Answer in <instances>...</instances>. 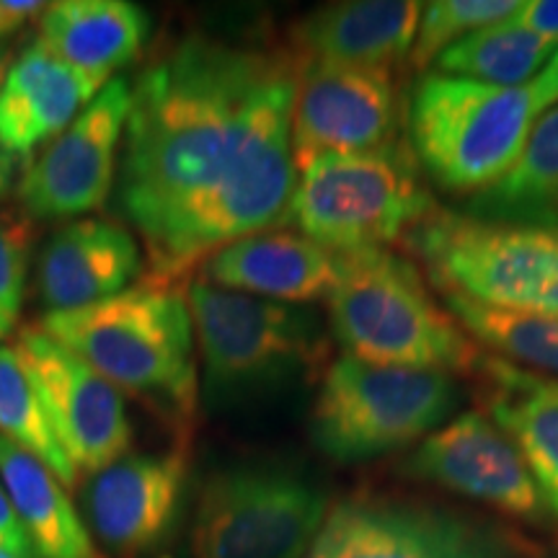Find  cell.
I'll use <instances>...</instances> for the list:
<instances>
[{
    "mask_svg": "<svg viewBox=\"0 0 558 558\" xmlns=\"http://www.w3.org/2000/svg\"><path fill=\"white\" fill-rule=\"evenodd\" d=\"M295 90L290 50L207 34H190L140 73L117 205L145 243V284L177 288L218 248L290 218Z\"/></svg>",
    "mask_w": 558,
    "mask_h": 558,
    "instance_id": "6da1fadb",
    "label": "cell"
},
{
    "mask_svg": "<svg viewBox=\"0 0 558 558\" xmlns=\"http://www.w3.org/2000/svg\"><path fill=\"white\" fill-rule=\"evenodd\" d=\"M39 326L143 403L171 432L173 445L192 448L199 373L184 292L143 284L86 308L47 313Z\"/></svg>",
    "mask_w": 558,
    "mask_h": 558,
    "instance_id": "7a4b0ae2",
    "label": "cell"
},
{
    "mask_svg": "<svg viewBox=\"0 0 558 558\" xmlns=\"http://www.w3.org/2000/svg\"><path fill=\"white\" fill-rule=\"evenodd\" d=\"M329 320L344 354L365 362L460 375L486 360L414 264L390 248L339 256Z\"/></svg>",
    "mask_w": 558,
    "mask_h": 558,
    "instance_id": "3957f363",
    "label": "cell"
},
{
    "mask_svg": "<svg viewBox=\"0 0 558 558\" xmlns=\"http://www.w3.org/2000/svg\"><path fill=\"white\" fill-rule=\"evenodd\" d=\"M213 407L316 378L329 360V333L305 305L275 303L194 279L186 292Z\"/></svg>",
    "mask_w": 558,
    "mask_h": 558,
    "instance_id": "277c9868",
    "label": "cell"
},
{
    "mask_svg": "<svg viewBox=\"0 0 558 558\" xmlns=\"http://www.w3.org/2000/svg\"><path fill=\"white\" fill-rule=\"evenodd\" d=\"M546 111L535 78L525 86H492L429 73L411 94V143L439 190L476 197L512 169Z\"/></svg>",
    "mask_w": 558,
    "mask_h": 558,
    "instance_id": "5b68a950",
    "label": "cell"
},
{
    "mask_svg": "<svg viewBox=\"0 0 558 558\" xmlns=\"http://www.w3.org/2000/svg\"><path fill=\"white\" fill-rule=\"evenodd\" d=\"M435 288L558 320V228L484 220L435 207L407 235Z\"/></svg>",
    "mask_w": 558,
    "mask_h": 558,
    "instance_id": "8992f818",
    "label": "cell"
},
{
    "mask_svg": "<svg viewBox=\"0 0 558 558\" xmlns=\"http://www.w3.org/2000/svg\"><path fill=\"white\" fill-rule=\"evenodd\" d=\"M458 403L452 375L341 354L324 369L311 437L326 458L362 463L422 442Z\"/></svg>",
    "mask_w": 558,
    "mask_h": 558,
    "instance_id": "52a82bcc",
    "label": "cell"
},
{
    "mask_svg": "<svg viewBox=\"0 0 558 558\" xmlns=\"http://www.w3.org/2000/svg\"><path fill=\"white\" fill-rule=\"evenodd\" d=\"M435 209L399 143L360 156H331L298 173L290 218L331 254L390 248Z\"/></svg>",
    "mask_w": 558,
    "mask_h": 558,
    "instance_id": "ba28073f",
    "label": "cell"
},
{
    "mask_svg": "<svg viewBox=\"0 0 558 558\" xmlns=\"http://www.w3.org/2000/svg\"><path fill=\"white\" fill-rule=\"evenodd\" d=\"M329 512L320 486L269 463H239L202 481L190 558H303Z\"/></svg>",
    "mask_w": 558,
    "mask_h": 558,
    "instance_id": "9c48e42d",
    "label": "cell"
},
{
    "mask_svg": "<svg viewBox=\"0 0 558 558\" xmlns=\"http://www.w3.org/2000/svg\"><path fill=\"white\" fill-rule=\"evenodd\" d=\"M518 543L492 522L388 497L329 507L308 558H514Z\"/></svg>",
    "mask_w": 558,
    "mask_h": 558,
    "instance_id": "30bf717a",
    "label": "cell"
},
{
    "mask_svg": "<svg viewBox=\"0 0 558 558\" xmlns=\"http://www.w3.org/2000/svg\"><path fill=\"white\" fill-rule=\"evenodd\" d=\"M45 399L62 450L78 478H90L132 448V422L120 388L41 326H24L16 347Z\"/></svg>",
    "mask_w": 558,
    "mask_h": 558,
    "instance_id": "8fae6325",
    "label": "cell"
},
{
    "mask_svg": "<svg viewBox=\"0 0 558 558\" xmlns=\"http://www.w3.org/2000/svg\"><path fill=\"white\" fill-rule=\"evenodd\" d=\"M192 448L124 456L88 478L83 514L107 558H166L184 512Z\"/></svg>",
    "mask_w": 558,
    "mask_h": 558,
    "instance_id": "7c38bea8",
    "label": "cell"
},
{
    "mask_svg": "<svg viewBox=\"0 0 558 558\" xmlns=\"http://www.w3.org/2000/svg\"><path fill=\"white\" fill-rule=\"evenodd\" d=\"M132 86L111 78L75 122L24 171L19 199L37 220H68L99 209L114 190Z\"/></svg>",
    "mask_w": 558,
    "mask_h": 558,
    "instance_id": "4fadbf2b",
    "label": "cell"
},
{
    "mask_svg": "<svg viewBox=\"0 0 558 558\" xmlns=\"http://www.w3.org/2000/svg\"><path fill=\"white\" fill-rule=\"evenodd\" d=\"M401 471L442 486L514 520L538 522L546 501L518 445L484 411L473 409L442 424L416 445Z\"/></svg>",
    "mask_w": 558,
    "mask_h": 558,
    "instance_id": "5bb4252c",
    "label": "cell"
},
{
    "mask_svg": "<svg viewBox=\"0 0 558 558\" xmlns=\"http://www.w3.org/2000/svg\"><path fill=\"white\" fill-rule=\"evenodd\" d=\"M396 86L386 70L298 65L292 158L298 173L320 158L360 156L396 143Z\"/></svg>",
    "mask_w": 558,
    "mask_h": 558,
    "instance_id": "9a60e30c",
    "label": "cell"
},
{
    "mask_svg": "<svg viewBox=\"0 0 558 558\" xmlns=\"http://www.w3.org/2000/svg\"><path fill=\"white\" fill-rule=\"evenodd\" d=\"M424 3L344 0L305 13L290 29L298 65H339L393 73L409 62Z\"/></svg>",
    "mask_w": 558,
    "mask_h": 558,
    "instance_id": "2e32d148",
    "label": "cell"
},
{
    "mask_svg": "<svg viewBox=\"0 0 558 558\" xmlns=\"http://www.w3.org/2000/svg\"><path fill=\"white\" fill-rule=\"evenodd\" d=\"M199 279L215 288L275 303L308 305L329 300L339 279V256L303 233L262 230L215 251Z\"/></svg>",
    "mask_w": 558,
    "mask_h": 558,
    "instance_id": "e0dca14e",
    "label": "cell"
},
{
    "mask_svg": "<svg viewBox=\"0 0 558 558\" xmlns=\"http://www.w3.org/2000/svg\"><path fill=\"white\" fill-rule=\"evenodd\" d=\"M145 271L135 235L114 220L68 222L41 248L37 295L47 313L75 311L124 292Z\"/></svg>",
    "mask_w": 558,
    "mask_h": 558,
    "instance_id": "ac0fdd59",
    "label": "cell"
},
{
    "mask_svg": "<svg viewBox=\"0 0 558 558\" xmlns=\"http://www.w3.org/2000/svg\"><path fill=\"white\" fill-rule=\"evenodd\" d=\"M101 88L34 39L11 62L0 86V150L26 160L39 145L60 137Z\"/></svg>",
    "mask_w": 558,
    "mask_h": 558,
    "instance_id": "d6986e66",
    "label": "cell"
},
{
    "mask_svg": "<svg viewBox=\"0 0 558 558\" xmlns=\"http://www.w3.org/2000/svg\"><path fill=\"white\" fill-rule=\"evenodd\" d=\"M148 19L128 0H62L39 19V41L47 50L107 86L117 70L143 50Z\"/></svg>",
    "mask_w": 558,
    "mask_h": 558,
    "instance_id": "ffe728a7",
    "label": "cell"
},
{
    "mask_svg": "<svg viewBox=\"0 0 558 558\" xmlns=\"http://www.w3.org/2000/svg\"><path fill=\"white\" fill-rule=\"evenodd\" d=\"M486 411L518 445L548 512L558 514V380L484 360Z\"/></svg>",
    "mask_w": 558,
    "mask_h": 558,
    "instance_id": "44dd1931",
    "label": "cell"
},
{
    "mask_svg": "<svg viewBox=\"0 0 558 558\" xmlns=\"http://www.w3.org/2000/svg\"><path fill=\"white\" fill-rule=\"evenodd\" d=\"M0 481L29 535L34 556L107 558L90 538L86 520L78 514L62 481L5 437H0Z\"/></svg>",
    "mask_w": 558,
    "mask_h": 558,
    "instance_id": "7402d4cb",
    "label": "cell"
},
{
    "mask_svg": "<svg viewBox=\"0 0 558 558\" xmlns=\"http://www.w3.org/2000/svg\"><path fill=\"white\" fill-rule=\"evenodd\" d=\"M471 215L558 228V104L530 130L512 169L486 192L476 194Z\"/></svg>",
    "mask_w": 558,
    "mask_h": 558,
    "instance_id": "603a6c76",
    "label": "cell"
},
{
    "mask_svg": "<svg viewBox=\"0 0 558 558\" xmlns=\"http://www.w3.org/2000/svg\"><path fill=\"white\" fill-rule=\"evenodd\" d=\"M437 290L445 308L473 341L499 352L505 362L558 380V320L494 308L448 288Z\"/></svg>",
    "mask_w": 558,
    "mask_h": 558,
    "instance_id": "cb8c5ba5",
    "label": "cell"
},
{
    "mask_svg": "<svg viewBox=\"0 0 558 558\" xmlns=\"http://www.w3.org/2000/svg\"><path fill=\"white\" fill-rule=\"evenodd\" d=\"M558 45L535 37L512 21L484 26L439 54L435 73L458 75L492 86H525L548 65Z\"/></svg>",
    "mask_w": 558,
    "mask_h": 558,
    "instance_id": "d4e9b609",
    "label": "cell"
},
{
    "mask_svg": "<svg viewBox=\"0 0 558 558\" xmlns=\"http://www.w3.org/2000/svg\"><path fill=\"white\" fill-rule=\"evenodd\" d=\"M0 437L11 439L62 481L68 492L81 486L78 473L62 450L45 399L13 347H0Z\"/></svg>",
    "mask_w": 558,
    "mask_h": 558,
    "instance_id": "484cf974",
    "label": "cell"
},
{
    "mask_svg": "<svg viewBox=\"0 0 558 558\" xmlns=\"http://www.w3.org/2000/svg\"><path fill=\"white\" fill-rule=\"evenodd\" d=\"M520 9V0H432L418 19L409 65L427 70L460 39L484 26L499 24Z\"/></svg>",
    "mask_w": 558,
    "mask_h": 558,
    "instance_id": "4316f807",
    "label": "cell"
},
{
    "mask_svg": "<svg viewBox=\"0 0 558 558\" xmlns=\"http://www.w3.org/2000/svg\"><path fill=\"white\" fill-rule=\"evenodd\" d=\"M32 228L24 215L0 213V341L11 337L24 303Z\"/></svg>",
    "mask_w": 558,
    "mask_h": 558,
    "instance_id": "83f0119b",
    "label": "cell"
},
{
    "mask_svg": "<svg viewBox=\"0 0 558 558\" xmlns=\"http://www.w3.org/2000/svg\"><path fill=\"white\" fill-rule=\"evenodd\" d=\"M509 21L550 45H558V0H520V9Z\"/></svg>",
    "mask_w": 558,
    "mask_h": 558,
    "instance_id": "f1b7e54d",
    "label": "cell"
},
{
    "mask_svg": "<svg viewBox=\"0 0 558 558\" xmlns=\"http://www.w3.org/2000/svg\"><path fill=\"white\" fill-rule=\"evenodd\" d=\"M0 546L16 550V554H34L29 535H26L24 525H21L16 507H13L3 484H0Z\"/></svg>",
    "mask_w": 558,
    "mask_h": 558,
    "instance_id": "f546056e",
    "label": "cell"
},
{
    "mask_svg": "<svg viewBox=\"0 0 558 558\" xmlns=\"http://www.w3.org/2000/svg\"><path fill=\"white\" fill-rule=\"evenodd\" d=\"M535 83H538L543 90V99H546L548 109H554L558 104V50L554 58L548 60V65L535 75Z\"/></svg>",
    "mask_w": 558,
    "mask_h": 558,
    "instance_id": "4dcf8cb0",
    "label": "cell"
},
{
    "mask_svg": "<svg viewBox=\"0 0 558 558\" xmlns=\"http://www.w3.org/2000/svg\"><path fill=\"white\" fill-rule=\"evenodd\" d=\"M13 158L5 156L3 150H0V197H3L5 192H9L11 186V179H13Z\"/></svg>",
    "mask_w": 558,
    "mask_h": 558,
    "instance_id": "1f68e13d",
    "label": "cell"
},
{
    "mask_svg": "<svg viewBox=\"0 0 558 558\" xmlns=\"http://www.w3.org/2000/svg\"><path fill=\"white\" fill-rule=\"evenodd\" d=\"M0 558H37L34 554H16V550L0 546Z\"/></svg>",
    "mask_w": 558,
    "mask_h": 558,
    "instance_id": "d6a6232c",
    "label": "cell"
},
{
    "mask_svg": "<svg viewBox=\"0 0 558 558\" xmlns=\"http://www.w3.org/2000/svg\"><path fill=\"white\" fill-rule=\"evenodd\" d=\"M0 41H5V39H3V34H0Z\"/></svg>",
    "mask_w": 558,
    "mask_h": 558,
    "instance_id": "836d02e7",
    "label": "cell"
}]
</instances>
